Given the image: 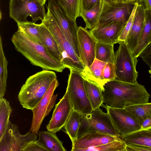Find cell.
Wrapping results in <instances>:
<instances>
[{
  "label": "cell",
  "mask_w": 151,
  "mask_h": 151,
  "mask_svg": "<svg viewBox=\"0 0 151 151\" xmlns=\"http://www.w3.org/2000/svg\"><path fill=\"white\" fill-rule=\"evenodd\" d=\"M12 111L9 102L3 98L0 99V139L7 128Z\"/></svg>",
  "instance_id": "obj_31"
},
{
  "label": "cell",
  "mask_w": 151,
  "mask_h": 151,
  "mask_svg": "<svg viewBox=\"0 0 151 151\" xmlns=\"http://www.w3.org/2000/svg\"><path fill=\"white\" fill-rule=\"evenodd\" d=\"M103 0H80V9L88 10Z\"/></svg>",
  "instance_id": "obj_38"
},
{
  "label": "cell",
  "mask_w": 151,
  "mask_h": 151,
  "mask_svg": "<svg viewBox=\"0 0 151 151\" xmlns=\"http://www.w3.org/2000/svg\"><path fill=\"white\" fill-rule=\"evenodd\" d=\"M105 108L119 137L141 129V124L124 108H114L106 105Z\"/></svg>",
  "instance_id": "obj_11"
},
{
  "label": "cell",
  "mask_w": 151,
  "mask_h": 151,
  "mask_svg": "<svg viewBox=\"0 0 151 151\" xmlns=\"http://www.w3.org/2000/svg\"><path fill=\"white\" fill-rule=\"evenodd\" d=\"M55 0L68 18L76 21L77 18L80 17V0Z\"/></svg>",
  "instance_id": "obj_28"
},
{
  "label": "cell",
  "mask_w": 151,
  "mask_h": 151,
  "mask_svg": "<svg viewBox=\"0 0 151 151\" xmlns=\"http://www.w3.org/2000/svg\"><path fill=\"white\" fill-rule=\"evenodd\" d=\"M101 93L103 103L117 108L147 103L150 96L144 86L116 79L106 83Z\"/></svg>",
  "instance_id": "obj_1"
},
{
  "label": "cell",
  "mask_w": 151,
  "mask_h": 151,
  "mask_svg": "<svg viewBox=\"0 0 151 151\" xmlns=\"http://www.w3.org/2000/svg\"><path fill=\"white\" fill-rule=\"evenodd\" d=\"M47 151L38 140H32L28 142L22 150V151Z\"/></svg>",
  "instance_id": "obj_37"
},
{
  "label": "cell",
  "mask_w": 151,
  "mask_h": 151,
  "mask_svg": "<svg viewBox=\"0 0 151 151\" xmlns=\"http://www.w3.org/2000/svg\"><path fill=\"white\" fill-rule=\"evenodd\" d=\"M59 85L57 78L50 84L46 92L38 104L32 110L33 118L30 131L37 134L44 118L53 107L58 94L54 91Z\"/></svg>",
  "instance_id": "obj_10"
},
{
  "label": "cell",
  "mask_w": 151,
  "mask_h": 151,
  "mask_svg": "<svg viewBox=\"0 0 151 151\" xmlns=\"http://www.w3.org/2000/svg\"><path fill=\"white\" fill-rule=\"evenodd\" d=\"M103 76L107 82L115 79L116 76L114 64L106 63L104 69Z\"/></svg>",
  "instance_id": "obj_35"
},
{
  "label": "cell",
  "mask_w": 151,
  "mask_h": 151,
  "mask_svg": "<svg viewBox=\"0 0 151 151\" xmlns=\"http://www.w3.org/2000/svg\"><path fill=\"white\" fill-rule=\"evenodd\" d=\"M37 136L30 131L21 134L17 125L9 121L6 130L0 139V151H22L28 142L37 140Z\"/></svg>",
  "instance_id": "obj_12"
},
{
  "label": "cell",
  "mask_w": 151,
  "mask_h": 151,
  "mask_svg": "<svg viewBox=\"0 0 151 151\" xmlns=\"http://www.w3.org/2000/svg\"><path fill=\"white\" fill-rule=\"evenodd\" d=\"M106 63L95 59L91 66L85 67L83 70L80 72L83 78L99 86L101 90L107 82L103 76L104 68Z\"/></svg>",
  "instance_id": "obj_19"
},
{
  "label": "cell",
  "mask_w": 151,
  "mask_h": 151,
  "mask_svg": "<svg viewBox=\"0 0 151 151\" xmlns=\"http://www.w3.org/2000/svg\"><path fill=\"white\" fill-rule=\"evenodd\" d=\"M119 43V47L115 54V79L131 83H137V58L133 56L132 52L124 42Z\"/></svg>",
  "instance_id": "obj_6"
},
{
  "label": "cell",
  "mask_w": 151,
  "mask_h": 151,
  "mask_svg": "<svg viewBox=\"0 0 151 151\" xmlns=\"http://www.w3.org/2000/svg\"><path fill=\"white\" fill-rule=\"evenodd\" d=\"M125 24L115 21L99 24L89 31L97 42L114 45L119 43V38Z\"/></svg>",
  "instance_id": "obj_15"
},
{
  "label": "cell",
  "mask_w": 151,
  "mask_h": 151,
  "mask_svg": "<svg viewBox=\"0 0 151 151\" xmlns=\"http://www.w3.org/2000/svg\"><path fill=\"white\" fill-rule=\"evenodd\" d=\"M145 10L151 15V0H139Z\"/></svg>",
  "instance_id": "obj_40"
},
{
  "label": "cell",
  "mask_w": 151,
  "mask_h": 151,
  "mask_svg": "<svg viewBox=\"0 0 151 151\" xmlns=\"http://www.w3.org/2000/svg\"><path fill=\"white\" fill-rule=\"evenodd\" d=\"M39 142L48 151H65L66 150L63 145L55 133L47 131H40L38 134Z\"/></svg>",
  "instance_id": "obj_21"
},
{
  "label": "cell",
  "mask_w": 151,
  "mask_h": 151,
  "mask_svg": "<svg viewBox=\"0 0 151 151\" xmlns=\"http://www.w3.org/2000/svg\"><path fill=\"white\" fill-rule=\"evenodd\" d=\"M70 70L66 90L73 109L81 114L89 113L93 109L86 95L84 79L79 72Z\"/></svg>",
  "instance_id": "obj_7"
},
{
  "label": "cell",
  "mask_w": 151,
  "mask_h": 151,
  "mask_svg": "<svg viewBox=\"0 0 151 151\" xmlns=\"http://www.w3.org/2000/svg\"><path fill=\"white\" fill-rule=\"evenodd\" d=\"M81 116V114L73 109L64 126L72 142L77 138Z\"/></svg>",
  "instance_id": "obj_27"
},
{
  "label": "cell",
  "mask_w": 151,
  "mask_h": 151,
  "mask_svg": "<svg viewBox=\"0 0 151 151\" xmlns=\"http://www.w3.org/2000/svg\"><path fill=\"white\" fill-rule=\"evenodd\" d=\"M145 10L143 5L139 3L131 29L124 42L132 52L137 47L143 27Z\"/></svg>",
  "instance_id": "obj_18"
},
{
  "label": "cell",
  "mask_w": 151,
  "mask_h": 151,
  "mask_svg": "<svg viewBox=\"0 0 151 151\" xmlns=\"http://www.w3.org/2000/svg\"><path fill=\"white\" fill-rule=\"evenodd\" d=\"M95 132L119 137L109 114L100 108L89 113L81 114L77 138Z\"/></svg>",
  "instance_id": "obj_5"
},
{
  "label": "cell",
  "mask_w": 151,
  "mask_h": 151,
  "mask_svg": "<svg viewBox=\"0 0 151 151\" xmlns=\"http://www.w3.org/2000/svg\"><path fill=\"white\" fill-rule=\"evenodd\" d=\"M151 42V33L150 35V36L149 37V43Z\"/></svg>",
  "instance_id": "obj_45"
},
{
  "label": "cell",
  "mask_w": 151,
  "mask_h": 151,
  "mask_svg": "<svg viewBox=\"0 0 151 151\" xmlns=\"http://www.w3.org/2000/svg\"><path fill=\"white\" fill-rule=\"evenodd\" d=\"M47 10L52 14L65 37L73 47L80 58L77 37L78 27L76 21L69 19L60 7L55 0H48Z\"/></svg>",
  "instance_id": "obj_9"
},
{
  "label": "cell",
  "mask_w": 151,
  "mask_h": 151,
  "mask_svg": "<svg viewBox=\"0 0 151 151\" xmlns=\"http://www.w3.org/2000/svg\"><path fill=\"white\" fill-rule=\"evenodd\" d=\"M40 30L42 45L53 58L62 63L58 45L49 30L42 22L40 24Z\"/></svg>",
  "instance_id": "obj_20"
},
{
  "label": "cell",
  "mask_w": 151,
  "mask_h": 151,
  "mask_svg": "<svg viewBox=\"0 0 151 151\" xmlns=\"http://www.w3.org/2000/svg\"><path fill=\"white\" fill-rule=\"evenodd\" d=\"M126 143L120 137L110 142L96 147L81 149L79 151H125Z\"/></svg>",
  "instance_id": "obj_33"
},
{
  "label": "cell",
  "mask_w": 151,
  "mask_h": 151,
  "mask_svg": "<svg viewBox=\"0 0 151 151\" xmlns=\"http://www.w3.org/2000/svg\"><path fill=\"white\" fill-rule=\"evenodd\" d=\"M118 137L98 132L86 134L73 142L71 151H79L82 149L97 147L111 142Z\"/></svg>",
  "instance_id": "obj_17"
},
{
  "label": "cell",
  "mask_w": 151,
  "mask_h": 151,
  "mask_svg": "<svg viewBox=\"0 0 151 151\" xmlns=\"http://www.w3.org/2000/svg\"><path fill=\"white\" fill-rule=\"evenodd\" d=\"M139 56L149 66L150 69L149 72L151 77V42L143 49Z\"/></svg>",
  "instance_id": "obj_36"
},
{
  "label": "cell",
  "mask_w": 151,
  "mask_h": 151,
  "mask_svg": "<svg viewBox=\"0 0 151 151\" xmlns=\"http://www.w3.org/2000/svg\"><path fill=\"white\" fill-rule=\"evenodd\" d=\"M134 2L114 4L104 1L97 24L112 21L125 24L130 15Z\"/></svg>",
  "instance_id": "obj_13"
},
{
  "label": "cell",
  "mask_w": 151,
  "mask_h": 151,
  "mask_svg": "<svg viewBox=\"0 0 151 151\" xmlns=\"http://www.w3.org/2000/svg\"><path fill=\"white\" fill-rule=\"evenodd\" d=\"M73 109L68 92L55 106L51 119L46 125L48 131L54 133L64 127Z\"/></svg>",
  "instance_id": "obj_14"
},
{
  "label": "cell",
  "mask_w": 151,
  "mask_h": 151,
  "mask_svg": "<svg viewBox=\"0 0 151 151\" xmlns=\"http://www.w3.org/2000/svg\"><path fill=\"white\" fill-rule=\"evenodd\" d=\"M128 1L130 3H133L138 1L139 0H128Z\"/></svg>",
  "instance_id": "obj_44"
},
{
  "label": "cell",
  "mask_w": 151,
  "mask_h": 151,
  "mask_svg": "<svg viewBox=\"0 0 151 151\" xmlns=\"http://www.w3.org/2000/svg\"><path fill=\"white\" fill-rule=\"evenodd\" d=\"M56 78L55 72L45 70L28 78L18 95L22 107L32 110L41 100L51 83Z\"/></svg>",
  "instance_id": "obj_3"
},
{
  "label": "cell",
  "mask_w": 151,
  "mask_h": 151,
  "mask_svg": "<svg viewBox=\"0 0 151 151\" xmlns=\"http://www.w3.org/2000/svg\"><path fill=\"white\" fill-rule=\"evenodd\" d=\"M103 2V0L88 10L79 9V16L84 20L86 24L85 28L92 30L96 27L98 21Z\"/></svg>",
  "instance_id": "obj_24"
},
{
  "label": "cell",
  "mask_w": 151,
  "mask_h": 151,
  "mask_svg": "<svg viewBox=\"0 0 151 151\" xmlns=\"http://www.w3.org/2000/svg\"><path fill=\"white\" fill-rule=\"evenodd\" d=\"M114 45L97 42L95 49V59L106 63L114 64Z\"/></svg>",
  "instance_id": "obj_26"
},
{
  "label": "cell",
  "mask_w": 151,
  "mask_h": 151,
  "mask_svg": "<svg viewBox=\"0 0 151 151\" xmlns=\"http://www.w3.org/2000/svg\"><path fill=\"white\" fill-rule=\"evenodd\" d=\"M104 2L113 4H118V0H103Z\"/></svg>",
  "instance_id": "obj_42"
},
{
  "label": "cell",
  "mask_w": 151,
  "mask_h": 151,
  "mask_svg": "<svg viewBox=\"0 0 151 151\" xmlns=\"http://www.w3.org/2000/svg\"><path fill=\"white\" fill-rule=\"evenodd\" d=\"M37 1L41 5L43 6L45 4L46 1L47 0H37Z\"/></svg>",
  "instance_id": "obj_43"
},
{
  "label": "cell",
  "mask_w": 151,
  "mask_h": 151,
  "mask_svg": "<svg viewBox=\"0 0 151 151\" xmlns=\"http://www.w3.org/2000/svg\"><path fill=\"white\" fill-rule=\"evenodd\" d=\"M9 14L10 17L17 23L28 22L29 16L32 22L42 21L46 15L44 5H41L37 0H10Z\"/></svg>",
  "instance_id": "obj_8"
},
{
  "label": "cell",
  "mask_w": 151,
  "mask_h": 151,
  "mask_svg": "<svg viewBox=\"0 0 151 151\" xmlns=\"http://www.w3.org/2000/svg\"><path fill=\"white\" fill-rule=\"evenodd\" d=\"M84 86L87 97L93 109L100 108L103 103L100 88L96 84L85 80Z\"/></svg>",
  "instance_id": "obj_25"
},
{
  "label": "cell",
  "mask_w": 151,
  "mask_h": 151,
  "mask_svg": "<svg viewBox=\"0 0 151 151\" xmlns=\"http://www.w3.org/2000/svg\"><path fill=\"white\" fill-rule=\"evenodd\" d=\"M120 138L126 143L138 144L151 148V127L141 129Z\"/></svg>",
  "instance_id": "obj_22"
},
{
  "label": "cell",
  "mask_w": 151,
  "mask_h": 151,
  "mask_svg": "<svg viewBox=\"0 0 151 151\" xmlns=\"http://www.w3.org/2000/svg\"><path fill=\"white\" fill-rule=\"evenodd\" d=\"M124 109L133 115L141 124L145 119L151 118V103L134 105Z\"/></svg>",
  "instance_id": "obj_29"
},
{
  "label": "cell",
  "mask_w": 151,
  "mask_h": 151,
  "mask_svg": "<svg viewBox=\"0 0 151 151\" xmlns=\"http://www.w3.org/2000/svg\"><path fill=\"white\" fill-rule=\"evenodd\" d=\"M0 99L3 98L6 90L7 77L8 61L3 50L1 38H0Z\"/></svg>",
  "instance_id": "obj_30"
},
{
  "label": "cell",
  "mask_w": 151,
  "mask_h": 151,
  "mask_svg": "<svg viewBox=\"0 0 151 151\" xmlns=\"http://www.w3.org/2000/svg\"><path fill=\"white\" fill-rule=\"evenodd\" d=\"M11 40L17 51L32 65L58 72H62L66 68L50 54L43 45L34 41L22 29L18 28Z\"/></svg>",
  "instance_id": "obj_2"
},
{
  "label": "cell",
  "mask_w": 151,
  "mask_h": 151,
  "mask_svg": "<svg viewBox=\"0 0 151 151\" xmlns=\"http://www.w3.org/2000/svg\"><path fill=\"white\" fill-rule=\"evenodd\" d=\"M141 129L149 128L151 127V118H147L144 120L141 124Z\"/></svg>",
  "instance_id": "obj_41"
},
{
  "label": "cell",
  "mask_w": 151,
  "mask_h": 151,
  "mask_svg": "<svg viewBox=\"0 0 151 151\" xmlns=\"http://www.w3.org/2000/svg\"><path fill=\"white\" fill-rule=\"evenodd\" d=\"M151 33V15L145 10V18L143 27L136 48L132 52L133 56L137 58L143 49L149 44Z\"/></svg>",
  "instance_id": "obj_23"
},
{
  "label": "cell",
  "mask_w": 151,
  "mask_h": 151,
  "mask_svg": "<svg viewBox=\"0 0 151 151\" xmlns=\"http://www.w3.org/2000/svg\"><path fill=\"white\" fill-rule=\"evenodd\" d=\"M126 144L125 151H151V148L135 144Z\"/></svg>",
  "instance_id": "obj_39"
},
{
  "label": "cell",
  "mask_w": 151,
  "mask_h": 151,
  "mask_svg": "<svg viewBox=\"0 0 151 151\" xmlns=\"http://www.w3.org/2000/svg\"><path fill=\"white\" fill-rule=\"evenodd\" d=\"M17 24L18 28L22 30L34 41L42 45L40 34V24L29 21Z\"/></svg>",
  "instance_id": "obj_32"
},
{
  "label": "cell",
  "mask_w": 151,
  "mask_h": 151,
  "mask_svg": "<svg viewBox=\"0 0 151 151\" xmlns=\"http://www.w3.org/2000/svg\"><path fill=\"white\" fill-rule=\"evenodd\" d=\"M42 22L48 29L56 40L62 56V63L65 68L70 70L82 72L85 67L49 10Z\"/></svg>",
  "instance_id": "obj_4"
},
{
  "label": "cell",
  "mask_w": 151,
  "mask_h": 151,
  "mask_svg": "<svg viewBox=\"0 0 151 151\" xmlns=\"http://www.w3.org/2000/svg\"><path fill=\"white\" fill-rule=\"evenodd\" d=\"M139 4L138 1L135 2L130 15L125 24L119 38V42H125L132 26L136 11Z\"/></svg>",
  "instance_id": "obj_34"
},
{
  "label": "cell",
  "mask_w": 151,
  "mask_h": 151,
  "mask_svg": "<svg viewBox=\"0 0 151 151\" xmlns=\"http://www.w3.org/2000/svg\"><path fill=\"white\" fill-rule=\"evenodd\" d=\"M77 37L80 58L85 67L91 65L95 59V49L97 42L87 29L78 27Z\"/></svg>",
  "instance_id": "obj_16"
}]
</instances>
